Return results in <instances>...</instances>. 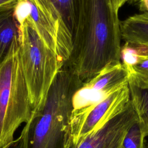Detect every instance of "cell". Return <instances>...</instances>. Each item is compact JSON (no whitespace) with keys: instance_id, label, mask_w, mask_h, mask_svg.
<instances>
[{"instance_id":"obj_1","label":"cell","mask_w":148,"mask_h":148,"mask_svg":"<svg viewBox=\"0 0 148 148\" xmlns=\"http://www.w3.org/2000/svg\"><path fill=\"white\" fill-rule=\"evenodd\" d=\"M112 0H79L73 47L63 66L86 82L120 61L121 32Z\"/></svg>"},{"instance_id":"obj_19","label":"cell","mask_w":148,"mask_h":148,"mask_svg":"<svg viewBox=\"0 0 148 148\" xmlns=\"http://www.w3.org/2000/svg\"><path fill=\"white\" fill-rule=\"evenodd\" d=\"M15 1H17V0H0V6L6 4L7 3H9V2Z\"/></svg>"},{"instance_id":"obj_5","label":"cell","mask_w":148,"mask_h":148,"mask_svg":"<svg viewBox=\"0 0 148 148\" xmlns=\"http://www.w3.org/2000/svg\"><path fill=\"white\" fill-rule=\"evenodd\" d=\"M16 19L27 18L42 40L64 64L73 47V37L58 12L48 0H19L16 9Z\"/></svg>"},{"instance_id":"obj_20","label":"cell","mask_w":148,"mask_h":148,"mask_svg":"<svg viewBox=\"0 0 148 148\" xmlns=\"http://www.w3.org/2000/svg\"><path fill=\"white\" fill-rule=\"evenodd\" d=\"M146 148H148V145H147V146Z\"/></svg>"},{"instance_id":"obj_18","label":"cell","mask_w":148,"mask_h":148,"mask_svg":"<svg viewBox=\"0 0 148 148\" xmlns=\"http://www.w3.org/2000/svg\"><path fill=\"white\" fill-rule=\"evenodd\" d=\"M114 8L116 10H119V9L128 0H112Z\"/></svg>"},{"instance_id":"obj_10","label":"cell","mask_w":148,"mask_h":148,"mask_svg":"<svg viewBox=\"0 0 148 148\" xmlns=\"http://www.w3.org/2000/svg\"><path fill=\"white\" fill-rule=\"evenodd\" d=\"M121 38L125 42L148 47V13L143 12L120 23Z\"/></svg>"},{"instance_id":"obj_7","label":"cell","mask_w":148,"mask_h":148,"mask_svg":"<svg viewBox=\"0 0 148 148\" xmlns=\"http://www.w3.org/2000/svg\"><path fill=\"white\" fill-rule=\"evenodd\" d=\"M131 101L102 127L75 143L68 142L66 148H120L129 127L138 119Z\"/></svg>"},{"instance_id":"obj_11","label":"cell","mask_w":148,"mask_h":148,"mask_svg":"<svg viewBox=\"0 0 148 148\" xmlns=\"http://www.w3.org/2000/svg\"><path fill=\"white\" fill-rule=\"evenodd\" d=\"M48 1L53 4L58 12L73 40L79 18V0Z\"/></svg>"},{"instance_id":"obj_12","label":"cell","mask_w":148,"mask_h":148,"mask_svg":"<svg viewBox=\"0 0 148 148\" xmlns=\"http://www.w3.org/2000/svg\"><path fill=\"white\" fill-rule=\"evenodd\" d=\"M128 87L133 108L148 134V89L140 88L130 83Z\"/></svg>"},{"instance_id":"obj_3","label":"cell","mask_w":148,"mask_h":148,"mask_svg":"<svg viewBox=\"0 0 148 148\" xmlns=\"http://www.w3.org/2000/svg\"><path fill=\"white\" fill-rule=\"evenodd\" d=\"M33 110L19 54V40L0 65V148L14 140V134L31 119Z\"/></svg>"},{"instance_id":"obj_2","label":"cell","mask_w":148,"mask_h":148,"mask_svg":"<svg viewBox=\"0 0 148 148\" xmlns=\"http://www.w3.org/2000/svg\"><path fill=\"white\" fill-rule=\"evenodd\" d=\"M83 83L73 71L62 66L43 102L23 129L26 148H66L75 109V96Z\"/></svg>"},{"instance_id":"obj_13","label":"cell","mask_w":148,"mask_h":148,"mask_svg":"<svg viewBox=\"0 0 148 148\" xmlns=\"http://www.w3.org/2000/svg\"><path fill=\"white\" fill-rule=\"evenodd\" d=\"M147 135L145 128L138 118L127 129L120 148H145L144 139Z\"/></svg>"},{"instance_id":"obj_15","label":"cell","mask_w":148,"mask_h":148,"mask_svg":"<svg viewBox=\"0 0 148 148\" xmlns=\"http://www.w3.org/2000/svg\"><path fill=\"white\" fill-rule=\"evenodd\" d=\"M127 69L129 73L128 83L140 88L148 89V56Z\"/></svg>"},{"instance_id":"obj_17","label":"cell","mask_w":148,"mask_h":148,"mask_svg":"<svg viewBox=\"0 0 148 148\" xmlns=\"http://www.w3.org/2000/svg\"><path fill=\"white\" fill-rule=\"evenodd\" d=\"M140 9L143 12L148 13V0H139Z\"/></svg>"},{"instance_id":"obj_8","label":"cell","mask_w":148,"mask_h":148,"mask_svg":"<svg viewBox=\"0 0 148 148\" xmlns=\"http://www.w3.org/2000/svg\"><path fill=\"white\" fill-rule=\"evenodd\" d=\"M129 73L121 62L102 69L89 80L84 82L75 96V104L87 105L97 102L128 83Z\"/></svg>"},{"instance_id":"obj_14","label":"cell","mask_w":148,"mask_h":148,"mask_svg":"<svg viewBox=\"0 0 148 148\" xmlns=\"http://www.w3.org/2000/svg\"><path fill=\"white\" fill-rule=\"evenodd\" d=\"M148 56V47L128 42L121 47L120 58L126 68H129L139 62L143 57Z\"/></svg>"},{"instance_id":"obj_9","label":"cell","mask_w":148,"mask_h":148,"mask_svg":"<svg viewBox=\"0 0 148 148\" xmlns=\"http://www.w3.org/2000/svg\"><path fill=\"white\" fill-rule=\"evenodd\" d=\"M19 0L0 6V65L9 55L13 43L19 38L16 9Z\"/></svg>"},{"instance_id":"obj_4","label":"cell","mask_w":148,"mask_h":148,"mask_svg":"<svg viewBox=\"0 0 148 148\" xmlns=\"http://www.w3.org/2000/svg\"><path fill=\"white\" fill-rule=\"evenodd\" d=\"M17 20L20 58L34 112L43 102L64 62L42 40L28 18Z\"/></svg>"},{"instance_id":"obj_16","label":"cell","mask_w":148,"mask_h":148,"mask_svg":"<svg viewBox=\"0 0 148 148\" xmlns=\"http://www.w3.org/2000/svg\"><path fill=\"white\" fill-rule=\"evenodd\" d=\"M3 148H26V140L24 131L22 130L19 137Z\"/></svg>"},{"instance_id":"obj_6","label":"cell","mask_w":148,"mask_h":148,"mask_svg":"<svg viewBox=\"0 0 148 148\" xmlns=\"http://www.w3.org/2000/svg\"><path fill=\"white\" fill-rule=\"evenodd\" d=\"M130 100L128 83L103 99L74 110L68 142L75 143L119 113Z\"/></svg>"}]
</instances>
